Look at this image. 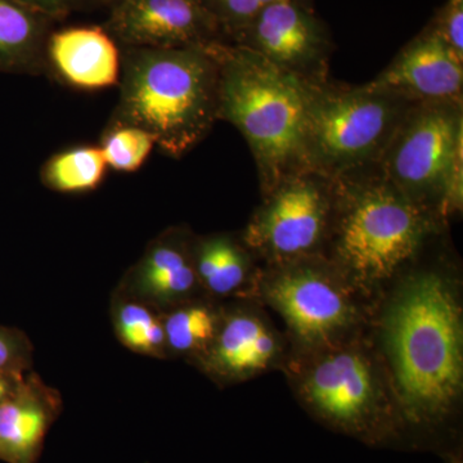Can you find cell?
Here are the masks:
<instances>
[{"label":"cell","mask_w":463,"mask_h":463,"mask_svg":"<svg viewBox=\"0 0 463 463\" xmlns=\"http://www.w3.org/2000/svg\"><path fill=\"white\" fill-rule=\"evenodd\" d=\"M452 288L443 274H412L386 310L383 343L397 392L398 437L435 434L458 403L462 312Z\"/></svg>","instance_id":"1"},{"label":"cell","mask_w":463,"mask_h":463,"mask_svg":"<svg viewBox=\"0 0 463 463\" xmlns=\"http://www.w3.org/2000/svg\"><path fill=\"white\" fill-rule=\"evenodd\" d=\"M118 87L109 123L141 128L166 156L190 154L219 120V67L210 45L121 48Z\"/></svg>","instance_id":"2"},{"label":"cell","mask_w":463,"mask_h":463,"mask_svg":"<svg viewBox=\"0 0 463 463\" xmlns=\"http://www.w3.org/2000/svg\"><path fill=\"white\" fill-rule=\"evenodd\" d=\"M210 50L219 67L218 118L248 142L261 192L268 194L292 174L307 170L310 83L240 45L216 42Z\"/></svg>","instance_id":"3"},{"label":"cell","mask_w":463,"mask_h":463,"mask_svg":"<svg viewBox=\"0 0 463 463\" xmlns=\"http://www.w3.org/2000/svg\"><path fill=\"white\" fill-rule=\"evenodd\" d=\"M334 182L328 259L352 286L367 288L389 281L440 223L392 184L379 166Z\"/></svg>","instance_id":"4"},{"label":"cell","mask_w":463,"mask_h":463,"mask_svg":"<svg viewBox=\"0 0 463 463\" xmlns=\"http://www.w3.org/2000/svg\"><path fill=\"white\" fill-rule=\"evenodd\" d=\"M414 102L368 84H309L306 163L327 178L379 166Z\"/></svg>","instance_id":"5"},{"label":"cell","mask_w":463,"mask_h":463,"mask_svg":"<svg viewBox=\"0 0 463 463\" xmlns=\"http://www.w3.org/2000/svg\"><path fill=\"white\" fill-rule=\"evenodd\" d=\"M381 174L439 222L462 207L463 103H414L379 164Z\"/></svg>","instance_id":"6"},{"label":"cell","mask_w":463,"mask_h":463,"mask_svg":"<svg viewBox=\"0 0 463 463\" xmlns=\"http://www.w3.org/2000/svg\"><path fill=\"white\" fill-rule=\"evenodd\" d=\"M301 399L317 419L334 430L368 444L398 437L394 402L370 356L355 346L336 345L312 359L300 376Z\"/></svg>","instance_id":"7"},{"label":"cell","mask_w":463,"mask_h":463,"mask_svg":"<svg viewBox=\"0 0 463 463\" xmlns=\"http://www.w3.org/2000/svg\"><path fill=\"white\" fill-rule=\"evenodd\" d=\"M334 179L315 170L292 174L263 194L242 239L268 264L322 255L335 218Z\"/></svg>","instance_id":"8"},{"label":"cell","mask_w":463,"mask_h":463,"mask_svg":"<svg viewBox=\"0 0 463 463\" xmlns=\"http://www.w3.org/2000/svg\"><path fill=\"white\" fill-rule=\"evenodd\" d=\"M343 274L323 255L270 265L261 288L292 336L310 350L340 345L358 321Z\"/></svg>","instance_id":"9"},{"label":"cell","mask_w":463,"mask_h":463,"mask_svg":"<svg viewBox=\"0 0 463 463\" xmlns=\"http://www.w3.org/2000/svg\"><path fill=\"white\" fill-rule=\"evenodd\" d=\"M307 83L328 80L327 29L304 0H277L230 41Z\"/></svg>","instance_id":"10"},{"label":"cell","mask_w":463,"mask_h":463,"mask_svg":"<svg viewBox=\"0 0 463 463\" xmlns=\"http://www.w3.org/2000/svg\"><path fill=\"white\" fill-rule=\"evenodd\" d=\"M103 27L120 48L206 47L227 42L200 0H118Z\"/></svg>","instance_id":"11"},{"label":"cell","mask_w":463,"mask_h":463,"mask_svg":"<svg viewBox=\"0 0 463 463\" xmlns=\"http://www.w3.org/2000/svg\"><path fill=\"white\" fill-rule=\"evenodd\" d=\"M194 241L187 228L164 231L148 243L116 289L160 312L197 298L203 289L194 269Z\"/></svg>","instance_id":"12"},{"label":"cell","mask_w":463,"mask_h":463,"mask_svg":"<svg viewBox=\"0 0 463 463\" xmlns=\"http://www.w3.org/2000/svg\"><path fill=\"white\" fill-rule=\"evenodd\" d=\"M367 84L414 103L459 102L463 58L457 56L430 26Z\"/></svg>","instance_id":"13"},{"label":"cell","mask_w":463,"mask_h":463,"mask_svg":"<svg viewBox=\"0 0 463 463\" xmlns=\"http://www.w3.org/2000/svg\"><path fill=\"white\" fill-rule=\"evenodd\" d=\"M47 67L74 90H109L120 81L121 48L103 26L63 27L48 39Z\"/></svg>","instance_id":"14"},{"label":"cell","mask_w":463,"mask_h":463,"mask_svg":"<svg viewBox=\"0 0 463 463\" xmlns=\"http://www.w3.org/2000/svg\"><path fill=\"white\" fill-rule=\"evenodd\" d=\"M279 350L269 326L254 313L239 309L223 313L214 341L197 362L216 380H242L267 370Z\"/></svg>","instance_id":"15"},{"label":"cell","mask_w":463,"mask_h":463,"mask_svg":"<svg viewBox=\"0 0 463 463\" xmlns=\"http://www.w3.org/2000/svg\"><path fill=\"white\" fill-rule=\"evenodd\" d=\"M60 407L56 390L29 371L16 392L0 402V458L35 462Z\"/></svg>","instance_id":"16"},{"label":"cell","mask_w":463,"mask_h":463,"mask_svg":"<svg viewBox=\"0 0 463 463\" xmlns=\"http://www.w3.org/2000/svg\"><path fill=\"white\" fill-rule=\"evenodd\" d=\"M54 21L17 0H0V72L38 75L48 70Z\"/></svg>","instance_id":"17"},{"label":"cell","mask_w":463,"mask_h":463,"mask_svg":"<svg viewBox=\"0 0 463 463\" xmlns=\"http://www.w3.org/2000/svg\"><path fill=\"white\" fill-rule=\"evenodd\" d=\"M251 251L230 233L194 237V260L203 291L214 298L236 294L251 276Z\"/></svg>","instance_id":"18"},{"label":"cell","mask_w":463,"mask_h":463,"mask_svg":"<svg viewBox=\"0 0 463 463\" xmlns=\"http://www.w3.org/2000/svg\"><path fill=\"white\" fill-rule=\"evenodd\" d=\"M111 321L116 337L130 352L151 358H167L163 312L115 289Z\"/></svg>","instance_id":"19"},{"label":"cell","mask_w":463,"mask_h":463,"mask_svg":"<svg viewBox=\"0 0 463 463\" xmlns=\"http://www.w3.org/2000/svg\"><path fill=\"white\" fill-rule=\"evenodd\" d=\"M223 312L199 298L163 312L167 356L181 355L199 361L212 345Z\"/></svg>","instance_id":"20"},{"label":"cell","mask_w":463,"mask_h":463,"mask_svg":"<svg viewBox=\"0 0 463 463\" xmlns=\"http://www.w3.org/2000/svg\"><path fill=\"white\" fill-rule=\"evenodd\" d=\"M108 170L99 146H76L48 158L43 164L41 179L44 187L58 194H88L102 184Z\"/></svg>","instance_id":"21"},{"label":"cell","mask_w":463,"mask_h":463,"mask_svg":"<svg viewBox=\"0 0 463 463\" xmlns=\"http://www.w3.org/2000/svg\"><path fill=\"white\" fill-rule=\"evenodd\" d=\"M99 146L109 169L136 173L151 156L156 141L141 128L109 123Z\"/></svg>","instance_id":"22"},{"label":"cell","mask_w":463,"mask_h":463,"mask_svg":"<svg viewBox=\"0 0 463 463\" xmlns=\"http://www.w3.org/2000/svg\"><path fill=\"white\" fill-rule=\"evenodd\" d=\"M216 21L225 41L249 25L261 11L277 0H200Z\"/></svg>","instance_id":"23"},{"label":"cell","mask_w":463,"mask_h":463,"mask_svg":"<svg viewBox=\"0 0 463 463\" xmlns=\"http://www.w3.org/2000/svg\"><path fill=\"white\" fill-rule=\"evenodd\" d=\"M33 352V344L23 331L0 326V371L29 373Z\"/></svg>","instance_id":"24"},{"label":"cell","mask_w":463,"mask_h":463,"mask_svg":"<svg viewBox=\"0 0 463 463\" xmlns=\"http://www.w3.org/2000/svg\"><path fill=\"white\" fill-rule=\"evenodd\" d=\"M432 29L457 56L463 58V0H448Z\"/></svg>","instance_id":"25"},{"label":"cell","mask_w":463,"mask_h":463,"mask_svg":"<svg viewBox=\"0 0 463 463\" xmlns=\"http://www.w3.org/2000/svg\"><path fill=\"white\" fill-rule=\"evenodd\" d=\"M17 2L57 23V21L65 20L71 12L81 7L87 0H17Z\"/></svg>","instance_id":"26"},{"label":"cell","mask_w":463,"mask_h":463,"mask_svg":"<svg viewBox=\"0 0 463 463\" xmlns=\"http://www.w3.org/2000/svg\"><path fill=\"white\" fill-rule=\"evenodd\" d=\"M26 373H3V371H0V402L9 397L12 392H16L18 386L25 379Z\"/></svg>","instance_id":"27"},{"label":"cell","mask_w":463,"mask_h":463,"mask_svg":"<svg viewBox=\"0 0 463 463\" xmlns=\"http://www.w3.org/2000/svg\"><path fill=\"white\" fill-rule=\"evenodd\" d=\"M449 463H461L458 461V458L457 457H453V458H449Z\"/></svg>","instance_id":"28"},{"label":"cell","mask_w":463,"mask_h":463,"mask_svg":"<svg viewBox=\"0 0 463 463\" xmlns=\"http://www.w3.org/2000/svg\"><path fill=\"white\" fill-rule=\"evenodd\" d=\"M100 2H109L111 5H114V3L118 2V0H100Z\"/></svg>","instance_id":"29"}]
</instances>
